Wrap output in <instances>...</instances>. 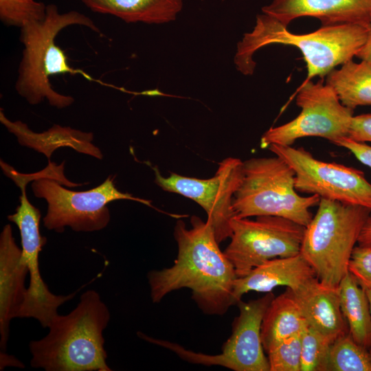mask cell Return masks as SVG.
<instances>
[{"label":"cell","mask_w":371,"mask_h":371,"mask_svg":"<svg viewBox=\"0 0 371 371\" xmlns=\"http://www.w3.org/2000/svg\"><path fill=\"white\" fill-rule=\"evenodd\" d=\"M190 222V229L182 220L175 226L178 253L173 265L148 273L150 299L159 303L169 293L188 288L205 314L224 315L236 304L235 269L220 249L210 223L196 216H192Z\"/></svg>","instance_id":"cell-1"},{"label":"cell","mask_w":371,"mask_h":371,"mask_svg":"<svg viewBox=\"0 0 371 371\" xmlns=\"http://www.w3.org/2000/svg\"><path fill=\"white\" fill-rule=\"evenodd\" d=\"M109 310L94 290L84 292L69 313L58 314L41 339L30 341V365L45 371H111L104 330Z\"/></svg>","instance_id":"cell-2"},{"label":"cell","mask_w":371,"mask_h":371,"mask_svg":"<svg viewBox=\"0 0 371 371\" xmlns=\"http://www.w3.org/2000/svg\"><path fill=\"white\" fill-rule=\"evenodd\" d=\"M368 26L344 23L322 26L313 32L297 34L275 18L262 13L257 15L256 25L238 44L234 62L245 75L253 74L256 63L253 54L270 44H283L298 48L306 63L304 82L326 76L339 65L352 59L365 43Z\"/></svg>","instance_id":"cell-3"},{"label":"cell","mask_w":371,"mask_h":371,"mask_svg":"<svg viewBox=\"0 0 371 371\" xmlns=\"http://www.w3.org/2000/svg\"><path fill=\"white\" fill-rule=\"evenodd\" d=\"M74 25L101 33L89 17L74 10L60 13L54 4L46 6L43 20L29 21L20 27L23 50L15 89L30 104L47 99L51 106L63 109L74 103L71 96L56 92L49 82V77L54 75L81 73L69 66L65 52L55 43L58 34Z\"/></svg>","instance_id":"cell-4"},{"label":"cell","mask_w":371,"mask_h":371,"mask_svg":"<svg viewBox=\"0 0 371 371\" xmlns=\"http://www.w3.org/2000/svg\"><path fill=\"white\" fill-rule=\"evenodd\" d=\"M370 213L364 207L320 199L305 227L300 254L322 283L337 287L349 272L352 251Z\"/></svg>","instance_id":"cell-5"},{"label":"cell","mask_w":371,"mask_h":371,"mask_svg":"<svg viewBox=\"0 0 371 371\" xmlns=\"http://www.w3.org/2000/svg\"><path fill=\"white\" fill-rule=\"evenodd\" d=\"M316 194L302 196L295 187V172L281 157H254L243 161V176L234 194L236 217L276 216L306 227L313 218Z\"/></svg>","instance_id":"cell-6"},{"label":"cell","mask_w":371,"mask_h":371,"mask_svg":"<svg viewBox=\"0 0 371 371\" xmlns=\"http://www.w3.org/2000/svg\"><path fill=\"white\" fill-rule=\"evenodd\" d=\"M61 184L54 179L41 175L32 184L34 196L47 203V213L43 219L44 226L56 232H64L65 227L86 232L104 229L111 218L107 204L115 200H132L153 207L150 201L118 190L111 176L99 186L87 191L69 190Z\"/></svg>","instance_id":"cell-7"},{"label":"cell","mask_w":371,"mask_h":371,"mask_svg":"<svg viewBox=\"0 0 371 371\" xmlns=\"http://www.w3.org/2000/svg\"><path fill=\"white\" fill-rule=\"evenodd\" d=\"M299 115L282 125L271 127L262 136L260 146H291L297 139L319 137L335 143L348 137L353 110L343 105L333 89L324 83L304 82L296 95Z\"/></svg>","instance_id":"cell-8"},{"label":"cell","mask_w":371,"mask_h":371,"mask_svg":"<svg viewBox=\"0 0 371 371\" xmlns=\"http://www.w3.org/2000/svg\"><path fill=\"white\" fill-rule=\"evenodd\" d=\"M231 225V241L223 252L238 278L268 260L300 253L305 227L288 218L258 216L252 220L235 216Z\"/></svg>","instance_id":"cell-9"},{"label":"cell","mask_w":371,"mask_h":371,"mask_svg":"<svg viewBox=\"0 0 371 371\" xmlns=\"http://www.w3.org/2000/svg\"><path fill=\"white\" fill-rule=\"evenodd\" d=\"M268 148L292 168L297 192L371 211V183L361 170L319 160L302 147L271 144Z\"/></svg>","instance_id":"cell-10"},{"label":"cell","mask_w":371,"mask_h":371,"mask_svg":"<svg viewBox=\"0 0 371 371\" xmlns=\"http://www.w3.org/2000/svg\"><path fill=\"white\" fill-rule=\"evenodd\" d=\"M155 183L164 190L179 194L197 203L205 211L218 243L230 238L232 219L235 217L233 199L243 176V161L227 157L219 163L214 175L197 179L171 173L163 177L157 166L153 167Z\"/></svg>","instance_id":"cell-11"},{"label":"cell","mask_w":371,"mask_h":371,"mask_svg":"<svg viewBox=\"0 0 371 371\" xmlns=\"http://www.w3.org/2000/svg\"><path fill=\"white\" fill-rule=\"evenodd\" d=\"M274 297L272 292H268L258 299L237 303L239 315L233 322L232 335L223 344L221 353L210 355L194 352L169 341L166 347L193 363L221 366L234 371H269L262 344L261 325Z\"/></svg>","instance_id":"cell-12"},{"label":"cell","mask_w":371,"mask_h":371,"mask_svg":"<svg viewBox=\"0 0 371 371\" xmlns=\"http://www.w3.org/2000/svg\"><path fill=\"white\" fill-rule=\"evenodd\" d=\"M40 221L41 214L33 210L21 212L14 218L20 232L22 258L30 274V283L17 317L34 318L43 328H48L58 314V308L72 299L76 293L67 295H55L42 278L38 256L47 239L40 234Z\"/></svg>","instance_id":"cell-13"},{"label":"cell","mask_w":371,"mask_h":371,"mask_svg":"<svg viewBox=\"0 0 371 371\" xmlns=\"http://www.w3.org/2000/svg\"><path fill=\"white\" fill-rule=\"evenodd\" d=\"M262 11L286 27L301 16L315 17L322 26L344 23L368 26L371 0H272Z\"/></svg>","instance_id":"cell-14"},{"label":"cell","mask_w":371,"mask_h":371,"mask_svg":"<svg viewBox=\"0 0 371 371\" xmlns=\"http://www.w3.org/2000/svg\"><path fill=\"white\" fill-rule=\"evenodd\" d=\"M28 268L22 258L21 248L16 243L10 225L0 234V348L5 351L10 335V324L17 318L27 288Z\"/></svg>","instance_id":"cell-15"},{"label":"cell","mask_w":371,"mask_h":371,"mask_svg":"<svg viewBox=\"0 0 371 371\" xmlns=\"http://www.w3.org/2000/svg\"><path fill=\"white\" fill-rule=\"evenodd\" d=\"M292 292L308 326L333 341L349 333L339 286L326 285L316 277Z\"/></svg>","instance_id":"cell-16"},{"label":"cell","mask_w":371,"mask_h":371,"mask_svg":"<svg viewBox=\"0 0 371 371\" xmlns=\"http://www.w3.org/2000/svg\"><path fill=\"white\" fill-rule=\"evenodd\" d=\"M313 267L300 253L295 256L268 260L248 274L237 278L234 288L235 303L249 291L271 292L284 286L294 291L316 278Z\"/></svg>","instance_id":"cell-17"},{"label":"cell","mask_w":371,"mask_h":371,"mask_svg":"<svg viewBox=\"0 0 371 371\" xmlns=\"http://www.w3.org/2000/svg\"><path fill=\"white\" fill-rule=\"evenodd\" d=\"M0 121L7 130L14 134L21 146L33 148L49 159L53 152L60 147H70L79 153L97 159L103 157L100 150L92 144V133L82 132L68 126L54 124L42 133H35L21 121L12 122L1 109Z\"/></svg>","instance_id":"cell-18"},{"label":"cell","mask_w":371,"mask_h":371,"mask_svg":"<svg viewBox=\"0 0 371 371\" xmlns=\"http://www.w3.org/2000/svg\"><path fill=\"white\" fill-rule=\"evenodd\" d=\"M93 12L115 16L127 23L160 24L176 19L183 0H81Z\"/></svg>","instance_id":"cell-19"},{"label":"cell","mask_w":371,"mask_h":371,"mask_svg":"<svg viewBox=\"0 0 371 371\" xmlns=\"http://www.w3.org/2000/svg\"><path fill=\"white\" fill-rule=\"evenodd\" d=\"M307 324L292 291L274 297L262 319L261 339L268 352L284 339L302 332Z\"/></svg>","instance_id":"cell-20"},{"label":"cell","mask_w":371,"mask_h":371,"mask_svg":"<svg viewBox=\"0 0 371 371\" xmlns=\"http://www.w3.org/2000/svg\"><path fill=\"white\" fill-rule=\"evenodd\" d=\"M326 84L337 94L341 103L354 110L371 105V63L352 59L334 69L326 76Z\"/></svg>","instance_id":"cell-21"},{"label":"cell","mask_w":371,"mask_h":371,"mask_svg":"<svg viewBox=\"0 0 371 371\" xmlns=\"http://www.w3.org/2000/svg\"><path fill=\"white\" fill-rule=\"evenodd\" d=\"M341 308L354 340L371 346V313L366 292L348 272L339 284Z\"/></svg>","instance_id":"cell-22"},{"label":"cell","mask_w":371,"mask_h":371,"mask_svg":"<svg viewBox=\"0 0 371 371\" xmlns=\"http://www.w3.org/2000/svg\"><path fill=\"white\" fill-rule=\"evenodd\" d=\"M327 371H371L368 349L356 342L350 333L339 336L330 345Z\"/></svg>","instance_id":"cell-23"},{"label":"cell","mask_w":371,"mask_h":371,"mask_svg":"<svg viewBox=\"0 0 371 371\" xmlns=\"http://www.w3.org/2000/svg\"><path fill=\"white\" fill-rule=\"evenodd\" d=\"M333 342L306 325L301 333L300 371H327L328 353Z\"/></svg>","instance_id":"cell-24"},{"label":"cell","mask_w":371,"mask_h":371,"mask_svg":"<svg viewBox=\"0 0 371 371\" xmlns=\"http://www.w3.org/2000/svg\"><path fill=\"white\" fill-rule=\"evenodd\" d=\"M46 6L35 0H0V19L6 25L21 27L27 22L43 20Z\"/></svg>","instance_id":"cell-25"},{"label":"cell","mask_w":371,"mask_h":371,"mask_svg":"<svg viewBox=\"0 0 371 371\" xmlns=\"http://www.w3.org/2000/svg\"><path fill=\"white\" fill-rule=\"evenodd\" d=\"M267 354L269 371H300L301 333L284 339Z\"/></svg>","instance_id":"cell-26"},{"label":"cell","mask_w":371,"mask_h":371,"mask_svg":"<svg viewBox=\"0 0 371 371\" xmlns=\"http://www.w3.org/2000/svg\"><path fill=\"white\" fill-rule=\"evenodd\" d=\"M348 271L364 289H371V248L356 246L352 253Z\"/></svg>","instance_id":"cell-27"},{"label":"cell","mask_w":371,"mask_h":371,"mask_svg":"<svg viewBox=\"0 0 371 371\" xmlns=\"http://www.w3.org/2000/svg\"><path fill=\"white\" fill-rule=\"evenodd\" d=\"M348 137L359 142H371V113L352 117Z\"/></svg>","instance_id":"cell-28"},{"label":"cell","mask_w":371,"mask_h":371,"mask_svg":"<svg viewBox=\"0 0 371 371\" xmlns=\"http://www.w3.org/2000/svg\"><path fill=\"white\" fill-rule=\"evenodd\" d=\"M352 153L363 164L371 168V146L364 142H359L348 137H343L335 143Z\"/></svg>","instance_id":"cell-29"},{"label":"cell","mask_w":371,"mask_h":371,"mask_svg":"<svg viewBox=\"0 0 371 371\" xmlns=\"http://www.w3.org/2000/svg\"><path fill=\"white\" fill-rule=\"evenodd\" d=\"M357 244L359 246L371 248V213L361 229Z\"/></svg>","instance_id":"cell-30"},{"label":"cell","mask_w":371,"mask_h":371,"mask_svg":"<svg viewBox=\"0 0 371 371\" xmlns=\"http://www.w3.org/2000/svg\"><path fill=\"white\" fill-rule=\"evenodd\" d=\"M356 56L361 60L371 63V19L368 25V32L366 41L357 53Z\"/></svg>","instance_id":"cell-31"},{"label":"cell","mask_w":371,"mask_h":371,"mask_svg":"<svg viewBox=\"0 0 371 371\" xmlns=\"http://www.w3.org/2000/svg\"><path fill=\"white\" fill-rule=\"evenodd\" d=\"M6 366L24 368V365L14 356L10 355L5 351L0 352V370H3Z\"/></svg>","instance_id":"cell-32"},{"label":"cell","mask_w":371,"mask_h":371,"mask_svg":"<svg viewBox=\"0 0 371 371\" xmlns=\"http://www.w3.org/2000/svg\"><path fill=\"white\" fill-rule=\"evenodd\" d=\"M365 291L366 292V294L368 298L370 308V313H371V289H365Z\"/></svg>","instance_id":"cell-33"},{"label":"cell","mask_w":371,"mask_h":371,"mask_svg":"<svg viewBox=\"0 0 371 371\" xmlns=\"http://www.w3.org/2000/svg\"><path fill=\"white\" fill-rule=\"evenodd\" d=\"M368 352H369L370 358V361H371V346H370V347L368 348Z\"/></svg>","instance_id":"cell-34"}]
</instances>
